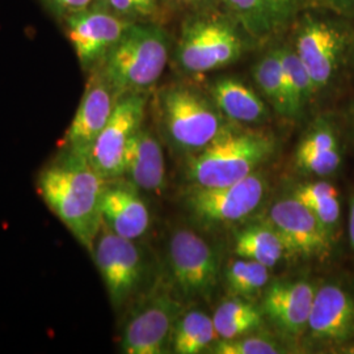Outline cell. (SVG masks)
Listing matches in <instances>:
<instances>
[{
    "mask_svg": "<svg viewBox=\"0 0 354 354\" xmlns=\"http://www.w3.org/2000/svg\"><path fill=\"white\" fill-rule=\"evenodd\" d=\"M105 184L87 158L66 151H59L36 181L38 196L89 253L102 230Z\"/></svg>",
    "mask_w": 354,
    "mask_h": 354,
    "instance_id": "6da1fadb",
    "label": "cell"
},
{
    "mask_svg": "<svg viewBox=\"0 0 354 354\" xmlns=\"http://www.w3.org/2000/svg\"><path fill=\"white\" fill-rule=\"evenodd\" d=\"M290 44L311 76L317 97L327 95L348 73L354 21L320 7H310L292 24Z\"/></svg>",
    "mask_w": 354,
    "mask_h": 354,
    "instance_id": "7a4b0ae2",
    "label": "cell"
},
{
    "mask_svg": "<svg viewBox=\"0 0 354 354\" xmlns=\"http://www.w3.org/2000/svg\"><path fill=\"white\" fill-rule=\"evenodd\" d=\"M276 149L273 134L230 121L206 147L190 155L187 176L196 187L232 184L253 175Z\"/></svg>",
    "mask_w": 354,
    "mask_h": 354,
    "instance_id": "3957f363",
    "label": "cell"
},
{
    "mask_svg": "<svg viewBox=\"0 0 354 354\" xmlns=\"http://www.w3.org/2000/svg\"><path fill=\"white\" fill-rule=\"evenodd\" d=\"M252 45L225 10L209 7L187 16L172 57L181 73L203 75L235 64Z\"/></svg>",
    "mask_w": 354,
    "mask_h": 354,
    "instance_id": "277c9868",
    "label": "cell"
},
{
    "mask_svg": "<svg viewBox=\"0 0 354 354\" xmlns=\"http://www.w3.org/2000/svg\"><path fill=\"white\" fill-rule=\"evenodd\" d=\"M171 53V38L163 26L136 21L97 68L118 97L147 93L163 75Z\"/></svg>",
    "mask_w": 354,
    "mask_h": 354,
    "instance_id": "5b68a950",
    "label": "cell"
},
{
    "mask_svg": "<svg viewBox=\"0 0 354 354\" xmlns=\"http://www.w3.org/2000/svg\"><path fill=\"white\" fill-rule=\"evenodd\" d=\"M156 112L165 140L176 151L190 155L206 147L230 122L209 95L180 83L158 92Z\"/></svg>",
    "mask_w": 354,
    "mask_h": 354,
    "instance_id": "8992f818",
    "label": "cell"
},
{
    "mask_svg": "<svg viewBox=\"0 0 354 354\" xmlns=\"http://www.w3.org/2000/svg\"><path fill=\"white\" fill-rule=\"evenodd\" d=\"M266 190V177L254 172L227 185H192L184 203L190 214L205 225H228L251 216L263 203Z\"/></svg>",
    "mask_w": 354,
    "mask_h": 354,
    "instance_id": "52a82bcc",
    "label": "cell"
},
{
    "mask_svg": "<svg viewBox=\"0 0 354 354\" xmlns=\"http://www.w3.org/2000/svg\"><path fill=\"white\" fill-rule=\"evenodd\" d=\"M168 266L178 292L187 299H205L219 279V260L213 247L189 228H177L168 241Z\"/></svg>",
    "mask_w": 354,
    "mask_h": 354,
    "instance_id": "ba28073f",
    "label": "cell"
},
{
    "mask_svg": "<svg viewBox=\"0 0 354 354\" xmlns=\"http://www.w3.org/2000/svg\"><path fill=\"white\" fill-rule=\"evenodd\" d=\"M147 93H127L117 99L113 112L89 152L88 160L104 180L124 175V158L133 136L143 127Z\"/></svg>",
    "mask_w": 354,
    "mask_h": 354,
    "instance_id": "9c48e42d",
    "label": "cell"
},
{
    "mask_svg": "<svg viewBox=\"0 0 354 354\" xmlns=\"http://www.w3.org/2000/svg\"><path fill=\"white\" fill-rule=\"evenodd\" d=\"M134 241L102 225L91 253L115 310L136 294L143 279V257Z\"/></svg>",
    "mask_w": 354,
    "mask_h": 354,
    "instance_id": "30bf717a",
    "label": "cell"
},
{
    "mask_svg": "<svg viewBox=\"0 0 354 354\" xmlns=\"http://www.w3.org/2000/svg\"><path fill=\"white\" fill-rule=\"evenodd\" d=\"M64 32L80 67L84 71L97 68L114 45L124 36L130 21L100 3L83 12L64 19Z\"/></svg>",
    "mask_w": 354,
    "mask_h": 354,
    "instance_id": "8fae6325",
    "label": "cell"
},
{
    "mask_svg": "<svg viewBox=\"0 0 354 354\" xmlns=\"http://www.w3.org/2000/svg\"><path fill=\"white\" fill-rule=\"evenodd\" d=\"M183 314L180 301L167 292L149 298L131 315L122 332L121 352L162 354L171 348L172 332Z\"/></svg>",
    "mask_w": 354,
    "mask_h": 354,
    "instance_id": "7c38bea8",
    "label": "cell"
},
{
    "mask_svg": "<svg viewBox=\"0 0 354 354\" xmlns=\"http://www.w3.org/2000/svg\"><path fill=\"white\" fill-rule=\"evenodd\" d=\"M117 99L118 96L100 68L92 70L73 121L61 140V151L88 159L92 146L106 125Z\"/></svg>",
    "mask_w": 354,
    "mask_h": 354,
    "instance_id": "4fadbf2b",
    "label": "cell"
},
{
    "mask_svg": "<svg viewBox=\"0 0 354 354\" xmlns=\"http://www.w3.org/2000/svg\"><path fill=\"white\" fill-rule=\"evenodd\" d=\"M268 223L277 230L288 253L304 259H323L330 251L332 235L314 213L294 197H285L268 210Z\"/></svg>",
    "mask_w": 354,
    "mask_h": 354,
    "instance_id": "5bb4252c",
    "label": "cell"
},
{
    "mask_svg": "<svg viewBox=\"0 0 354 354\" xmlns=\"http://www.w3.org/2000/svg\"><path fill=\"white\" fill-rule=\"evenodd\" d=\"M254 44H263L292 26L313 0H218Z\"/></svg>",
    "mask_w": 354,
    "mask_h": 354,
    "instance_id": "9a60e30c",
    "label": "cell"
},
{
    "mask_svg": "<svg viewBox=\"0 0 354 354\" xmlns=\"http://www.w3.org/2000/svg\"><path fill=\"white\" fill-rule=\"evenodd\" d=\"M314 342L342 345L354 337V298L337 283L317 289L307 330Z\"/></svg>",
    "mask_w": 354,
    "mask_h": 354,
    "instance_id": "2e32d148",
    "label": "cell"
},
{
    "mask_svg": "<svg viewBox=\"0 0 354 354\" xmlns=\"http://www.w3.org/2000/svg\"><path fill=\"white\" fill-rule=\"evenodd\" d=\"M317 289L306 279L276 281L263 297L261 310L277 328L290 337L307 330Z\"/></svg>",
    "mask_w": 354,
    "mask_h": 354,
    "instance_id": "e0dca14e",
    "label": "cell"
},
{
    "mask_svg": "<svg viewBox=\"0 0 354 354\" xmlns=\"http://www.w3.org/2000/svg\"><path fill=\"white\" fill-rule=\"evenodd\" d=\"M102 216L104 226L130 241L143 236L151 223L150 210L140 190L129 181H106L102 192Z\"/></svg>",
    "mask_w": 354,
    "mask_h": 354,
    "instance_id": "ac0fdd59",
    "label": "cell"
},
{
    "mask_svg": "<svg viewBox=\"0 0 354 354\" xmlns=\"http://www.w3.org/2000/svg\"><path fill=\"white\" fill-rule=\"evenodd\" d=\"M342 162L337 125L329 114H322L313 121L299 142L295 165L304 174L326 177L335 174Z\"/></svg>",
    "mask_w": 354,
    "mask_h": 354,
    "instance_id": "d6986e66",
    "label": "cell"
},
{
    "mask_svg": "<svg viewBox=\"0 0 354 354\" xmlns=\"http://www.w3.org/2000/svg\"><path fill=\"white\" fill-rule=\"evenodd\" d=\"M122 176L143 192L160 193L165 188V153L158 137L147 127H140L129 142Z\"/></svg>",
    "mask_w": 354,
    "mask_h": 354,
    "instance_id": "ffe728a7",
    "label": "cell"
},
{
    "mask_svg": "<svg viewBox=\"0 0 354 354\" xmlns=\"http://www.w3.org/2000/svg\"><path fill=\"white\" fill-rule=\"evenodd\" d=\"M209 96L228 121L241 125L264 124L270 111L261 95L234 76L218 77L209 84Z\"/></svg>",
    "mask_w": 354,
    "mask_h": 354,
    "instance_id": "44dd1931",
    "label": "cell"
},
{
    "mask_svg": "<svg viewBox=\"0 0 354 354\" xmlns=\"http://www.w3.org/2000/svg\"><path fill=\"white\" fill-rule=\"evenodd\" d=\"M234 252L241 259L272 268L288 254V248L277 230L264 222L241 228L235 235Z\"/></svg>",
    "mask_w": 354,
    "mask_h": 354,
    "instance_id": "7402d4cb",
    "label": "cell"
},
{
    "mask_svg": "<svg viewBox=\"0 0 354 354\" xmlns=\"http://www.w3.org/2000/svg\"><path fill=\"white\" fill-rule=\"evenodd\" d=\"M252 76L260 95L282 117L289 118V99L285 70L281 58V45L266 51L254 64Z\"/></svg>",
    "mask_w": 354,
    "mask_h": 354,
    "instance_id": "603a6c76",
    "label": "cell"
},
{
    "mask_svg": "<svg viewBox=\"0 0 354 354\" xmlns=\"http://www.w3.org/2000/svg\"><path fill=\"white\" fill-rule=\"evenodd\" d=\"M281 58L289 99V120H299L317 100V91L290 42L281 44Z\"/></svg>",
    "mask_w": 354,
    "mask_h": 354,
    "instance_id": "cb8c5ba5",
    "label": "cell"
},
{
    "mask_svg": "<svg viewBox=\"0 0 354 354\" xmlns=\"http://www.w3.org/2000/svg\"><path fill=\"white\" fill-rule=\"evenodd\" d=\"M218 335L214 320L203 311L192 310L177 319L171 339V349L177 354H198L213 346Z\"/></svg>",
    "mask_w": 354,
    "mask_h": 354,
    "instance_id": "d4e9b609",
    "label": "cell"
},
{
    "mask_svg": "<svg viewBox=\"0 0 354 354\" xmlns=\"http://www.w3.org/2000/svg\"><path fill=\"white\" fill-rule=\"evenodd\" d=\"M263 317L261 307L245 299L234 298L218 306L213 320L218 339L230 340L257 330L263 326Z\"/></svg>",
    "mask_w": 354,
    "mask_h": 354,
    "instance_id": "484cf974",
    "label": "cell"
},
{
    "mask_svg": "<svg viewBox=\"0 0 354 354\" xmlns=\"http://www.w3.org/2000/svg\"><path fill=\"white\" fill-rule=\"evenodd\" d=\"M290 196L308 207L329 234L333 235L342 216L339 190L328 181H313L298 185Z\"/></svg>",
    "mask_w": 354,
    "mask_h": 354,
    "instance_id": "4316f807",
    "label": "cell"
},
{
    "mask_svg": "<svg viewBox=\"0 0 354 354\" xmlns=\"http://www.w3.org/2000/svg\"><path fill=\"white\" fill-rule=\"evenodd\" d=\"M230 292L238 297H253L264 290L269 282V268L248 259L234 260L225 272Z\"/></svg>",
    "mask_w": 354,
    "mask_h": 354,
    "instance_id": "83f0119b",
    "label": "cell"
},
{
    "mask_svg": "<svg viewBox=\"0 0 354 354\" xmlns=\"http://www.w3.org/2000/svg\"><path fill=\"white\" fill-rule=\"evenodd\" d=\"M214 354H279L283 352L279 342L261 336L248 333L236 339L218 340L212 346Z\"/></svg>",
    "mask_w": 354,
    "mask_h": 354,
    "instance_id": "f1b7e54d",
    "label": "cell"
},
{
    "mask_svg": "<svg viewBox=\"0 0 354 354\" xmlns=\"http://www.w3.org/2000/svg\"><path fill=\"white\" fill-rule=\"evenodd\" d=\"M51 12L61 17L62 20L75 13L83 12L97 4L102 0H42Z\"/></svg>",
    "mask_w": 354,
    "mask_h": 354,
    "instance_id": "f546056e",
    "label": "cell"
},
{
    "mask_svg": "<svg viewBox=\"0 0 354 354\" xmlns=\"http://www.w3.org/2000/svg\"><path fill=\"white\" fill-rule=\"evenodd\" d=\"M313 7H320L354 21V0H313Z\"/></svg>",
    "mask_w": 354,
    "mask_h": 354,
    "instance_id": "4dcf8cb0",
    "label": "cell"
},
{
    "mask_svg": "<svg viewBox=\"0 0 354 354\" xmlns=\"http://www.w3.org/2000/svg\"><path fill=\"white\" fill-rule=\"evenodd\" d=\"M168 4L172 7H176L180 10H185L188 12H196L201 11L209 7H214L215 3L218 0H165Z\"/></svg>",
    "mask_w": 354,
    "mask_h": 354,
    "instance_id": "1f68e13d",
    "label": "cell"
},
{
    "mask_svg": "<svg viewBox=\"0 0 354 354\" xmlns=\"http://www.w3.org/2000/svg\"><path fill=\"white\" fill-rule=\"evenodd\" d=\"M133 1L140 8L145 21H152V19H155L160 12L159 0H133Z\"/></svg>",
    "mask_w": 354,
    "mask_h": 354,
    "instance_id": "d6a6232c",
    "label": "cell"
},
{
    "mask_svg": "<svg viewBox=\"0 0 354 354\" xmlns=\"http://www.w3.org/2000/svg\"><path fill=\"white\" fill-rule=\"evenodd\" d=\"M348 232H349V241L351 245L354 250V193L351 198V206H349V223H348Z\"/></svg>",
    "mask_w": 354,
    "mask_h": 354,
    "instance_id": "836d02e7",
    "label": "cell"
},
{
    "mask_svg": "<svg viewBox=\"0 0 354 354\" xmlns=\"http://www.w3.org/2000/svg\"><path fill=\"white\" fill-rule=\"evenodd\" d=\"M346 115H348V120H349V124H351V127H352V133H353L354 136V102H351V105L348 106Z\"/></svg>",
    "mask_w": 354,
    "mask_h": 354,
    "instance_id": "e575fe53",
    "label": "cell"
},
{
    "mask_svg": "<svg viewBox=\"0 0 354 354\" xmlns=\"http://www.w3.org/2000/svg\"><path fill=\"white\" fill-rule=\"evenodd\" d=\"M348 74H351V76H352V79H353L354 82V46L353 50H352V54H351V61H349V68H348Z\"/></svg>",
    "mask_w": 354,
    "mask_h": 354,
    "instance_id": "d590c367",
    "label": "cell"
},
{
    "mask_svg": "<svg viewBox=\"0 0 354 354\" xmlns=\"http://www.w3.org/2000/svg\"><path fill=\"white\" fill-rule=\"evenodd\" d=\"M348 352H349V353H354V344L351 346V348H349V351H348Z\"/></svg>",
    "mask_w": 354,
    "mask_h": 354,
    "instance_id": "8d00e7d4",
    "label": "cell"
}]
</instances>
